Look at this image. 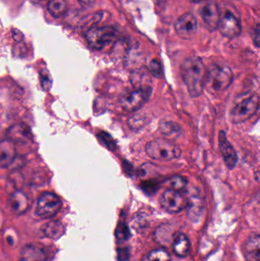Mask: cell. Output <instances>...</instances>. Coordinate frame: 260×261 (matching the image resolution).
I'll use <instances>...</instances> for the list:
<instances>
[{"mask_svg":"<svg viewBox=\"0 0 260 261\" xmlns=\"http://www.w3.org/2000/svg\"><path fill=\"white\" fill-rule=\"evenodd\" d=\"M182 78L191 97L203 95L206 83V68L198 57H190L183 61L180 67Z\"/></svg>","mask_w":260,"mask_h":261,"instance_id":"obj_1","label":"cell"},{"mask_svg":"<svg viewBox=\"0 0 260 261\" xmlns=\"http://www.w3.org/2000/svg\"><path fill=\"white\" fill-rule=\"evenodd\" d=\"M234 73L230 67L222 64H214L206 70L205 88L210 93H222L230 87Z\"/></svg>","mask_w":260,"mask_h":261,"instance_id":"obj_2","label":"cell"},{"mask_svg":"<svg viewBox=\"0 0 260 261\" xmlns=\"http://www.w3.org/2000/svg\"><path fill=\"white\" fill-rule=\"evenodd\" d=\"M146 153L151 159L169 161L181 156L182 150L170 140L165 138H156L146 144Z\"/></svg>","mask_w":260,"mask_h":261,"instance_id":"obj_3","label":"cell"},{"mask_svg":"<svg viewBox=\"0 0 260 261\" xmlns=\"http://www.w3.org/2000/svg\"><path fill=\"white\" fill-rule=\"evenodd\" d=\"M259 96L253 94L238 102L230 112V118L235 124L242 123L251 119L259 110Z\"/></svg>","mask_w":260,"mask_h":261,"instance_id":"obj_4","label":"cell"},{"mask_svg":"<svg viewBox=\"0 0 260 261\" xmlns=\"http://www.w3.org/2000/svg\"><path fill=\"white\" fill-rule=\"evenodd\" d=\"M117 32L109 26L96 27L87 32L85 38L90 47L95 50H102L115 41Z\"/></svg>","mask_w":260,"mask_h":261,"instance_id":"obj_5","label":"cell"},{"mask_svg":"<svg viewBox=\"0 0 260 261\" xmlns=\"http://www.w3.org/2000/svg\"><path fill=\"white\" fill-rule=\"evenodd\" d=\"M153 89H134L120 98V105L125 111L134 113L140 110L151 98Z\"/></svg>","mask_w":260,"mask_h":261,"instance_id":"obj_6","label":"cell"},{"mask_svg":"<svg viewBox=\"0 0 260 261\" xmlns=\"http://www.w3.org/2000/svg\"><path fill=\"white\" fill-rule=\"evenodd\" d=\"M61 207V199L54 193L46 192L38 198L35 214L41 219H50L59 213Z\"/></svg>","mask_w":260,"mask_h":261,"instance_id":"obj_7","label":"cell"},{"mask_svg":"<svg viewBox=\"0 0 260 261\" xmlns=\"http://www.w3.org/2000/svg\"><path fill=\"white\" fill-rule=\"evenodd\" d=\"M160 203L165 211L171 214H175L186 208L188 199L183 192L169 189L162 194Z\"/></svg>","mask_w":260,"mask_h":261,"instance_id":"obj_8","label":"cell"},{"mask_svg":"<svg viewBox=\"0 0 260 261\" xmlns=\"http://www.w3.org/2000/svg\"><path fill=\"white\" fill-rule=\"evenodd\" d=\"M218 29L222 35L228 38H237L242 31L239 18L230 11L221 13Z\"/></svg>","mask_w":260,"mask_h":261,"instance_id":"obj_9","label":"cell"},{"mask_svg":"<svg viewBox=\"0 0 260 261\" xmlns=\"http://www.w3.org/2000/svg\"><path fill=\"white\" fill-rule=\"evenodd\" d=\"M174 28L180 38L185 40L192 39L195 36L198 28L196 18L193 14L185 13L176 21Z\"/></svg>","mask_w":260,"mask_h":261,"instance_id":"obj_10","label":"cell"},{"mask_svg":"<svg viewBox=\"0 0 260 261\" xmlns=\"http://www.w3.org/2000/svg\"><path fill=\"white\" fill-rule=\"evenodd\" d=\"M218 142H219L218 144H219L220 151L222 155L226 167L230 170H233L238 164V153L232 143L227 139V135L224 130H221L219 132Z\"/></svg>","mask_w":260,"mask_h":261,"instance_id":"obj_11","label":"cell"},{"mask_svg":"<svg viewBox=\"0 0 260 261\" xmlns=\"http://www.w3.org/2000/svg\"><path fill=\"white\" fill-rule=\"evenodd\" d=\"M201 18L211 30H216L219 23L221 12L216 2L209 0L201 11Z\"/></svg>","mask_w":260,"mask_h":261,"instance_id":"obj_12","label":"cell"},{"mask_svg":"<svg viewBox=\"0 0 260 261\" xmlns=\"http://www.w3.org/2000/svg\"><path fill=\"white\" fill-rule=\"evenodd\" d=\"M17 156L15 143L9 139L0 141V168H8Z\"/></svg>","mask_w":260,"mask_h":261,"instance_id":"obj_13","label":"cell"},{"mask_svg":"<svg viewBox=\"0 0 260 261\" xmlns=\"http://www.w3.org/2000/svg\"><path fill=\"white\" fill-rule=\"evenodd\" d=\"M8 205L12 213L16 215H22L28 210V199L22 192L15 191L9 196Z\"/></svg>","mask_w":260,"mask_h":261,"instance_id":"obj_14","label":"cell"},{"mask_svg":"<svg viewBox=\"0 0 260 261\" xmlns=\"http://www.w3.org/2000/svg\"><path fill=\"white\" fill-rule=\"evenodd\" d=\"M177 232L169 224H163L160 225L154 233L156 242L163 246H170L172 245Z\"/></svg>","mask_w":260,"mask_h":261,"instance_id":"obj_15","label":"cell"},{"mask_svg":"<svg viewBox=\"0 0 260 261\" xmlns=\"http://www.w3.org/2000/svg\"><path fill=\"white\" fill-rule=\"evenodd\" d=\"M131 81L134 89H153L150 72L147 68L142 67L133 71Z\"/></svg>","mask_w":260,"mask_h":261,"instance_id":"obj_16","label":"cell"},{"mask_svg":"<svg viewBox=\"0 0 260 261\" xmlns=\"http://www.w3.org/2000/svg\"><path fill=\"white\" fill-rule=\"evenodd\" d=\"M247 261H260V239L259 234H253L247 239L244 247Z\"/></svg>","mask_w":260,"mask_h":261,"instance_id":"obj_17","label":"cell"},{"mask_svg":"<svg viewBox=\"0 0 260 261\" xmlns=\"http://www.w3.org/2000/svg\"><path fill=\"white\" fill-rule=\"evenodd\" d=\"M172 246L174 253L178 257H186L190 252V242H189L187 236L183 233H177V236L172 242Z\"/></svg>","mask_w":260,"mask_h":261,"instance_id":"obj_18","label":"cell"},{"mask_svg":"<svg viewBox=\"0 0 260 261\" xmlns=\"http://www.w3.org/2000/svg\"><path fill=\"white\" fill-rule=\"evenodd\" d=\"M20 261H47L42 250L35 245H27L21 250Z\"/></svg>","mask_w":260,"mask_h":261,"instance_id":"obj_19","label":"cell"},{"mask_svg":"<svg viewBox=\"0 0 260 261\" xmlns=\"http://www.w3.org/2000/svg\"><path fill=\"white\" fill-rule=\"evenodd\" d=\"M188 216L192 220L195 221L200 217L203 213V204L201 198L198 196H192L188 199Z\"/></svg>","mask_w":260,"mask_h":261,"instance_id":"obj_20","label":"cell"},{"mask_svg":"<svg viewBox=\"0 0 260 261\" xmlns=\"http://www.w3.org/2000/svg\"><path fill=\"white\" fill-rule=\"evenodd\" d=\"M47 10L53 18H61L67 12V1L66 0H50L47 5Z\"/></svg>","mask_w":260,"mask_h":261,"instance_id":"obj_21","label":"cell"},{"mask_svg":"<svg viewBox=\"0 0 260 261\" xmlns=\"http://www.w3.org/2000/svg\"><path fill=\"white\" fill-rule=\"evenodd\" d=\"M30 132L27 127L18 125L12 126L9 130V139L15 143V141H24L27 139Z\"/></svg>","mask_w":260,"mask_h":261,"instance_id":"obj_22","label":"cell"},{"mask_svg":"<svg viewBox=\"0 0 260 261\" xmlns=\"http://www.w3.org/2000/svg\"><path fill=\"white\" fill-rule=\"evenodd\" d=\"M160 130L164 136H178L181 134L182 128L175 122H166L160 124Z\"/></svg>","mask_w":260,"mask_h":261,"instance_id":"obj_23","label":"cell"},{"mask_svg":"<svg viewBox=\"0 0 260 261\" xmlns=\"http://www.w3.org/2000/svg\"><path fill=\"white\" fill-rule=\"evenodd\" d=\"M167 182L170 186L172 190L184 193L187 188L188 180L186 178L182 176H174L167 179Z\"/></svg>","mask_w":260,"mask_h":261,"instance_id":"obj_24","label":"cell"},{"mask_svg":"<svg viewBox=\"0 0 260 261\" xmlns=\"http://www.w3.org/2000/svg\"><path fill=\"white\" fill-rule=\"evenodd\" d=\"M62 225L58 222H49L44 228V232L47 237L56 239L62 234Z\"/></svg>","mask_w":260,"mask_h":261,"instance_id":"obj_25","label":"cell"},{"mask_svg":"<svg viewBox=\"0 0 260 261\" xmlns=\"http://www.w3.org/2000/svg\"><path fill=\"white\" fill-rule=\"evenodd\" d=\"M145 261H172L167 251L163 249L154 250L145 257Z\"/></svg>","mask_w":260,"mask_h":261,"instance_id":"obj_26","label":"cell"},{"mask_svg":"<svg viewBox=\"0 0 260 261\" xmlns=\"http://www.w3.org/2000/svg\"><path fill=\"white\" fill-rule=\"evenodd\" d=\"M115 236L117 239H119L121 242H125V241L128 240L131 236V232H130L128 225H125V223L119 224L117 229H116Z\"/></svg>","mask_w":260,"mask_h":261,"instance_id":"obj_27","label":"cell"},{"mask_svg":"<svg viewBox=\"0 0 260 261\" xmlns=\"http://www.w3.org/2000/svg\"><path fill=\"white\" fill-rule=\"evenodd\" d=\"M133 227L137 231L143 230L148 226V219L145 218V215L137 214L135 217L133 219Z\"/></svg>","mask_w":260,"mask_h":261,"instance_id":"obj_28","label":"cell"},{"mask_svg":"<svg viewBox=\"0 0 260 261\" xmlns=\"http://www.w3.org/2000/svg\"><path fill=\"white\" fill-rule=\"evenodd\" d=\"M98 138L100 140L101 142L105 147H108L110 150L115 148V143H114V140L111 138V136H110L108 133L102 132H100V133L98 134Z\"/></svg>","mask_w":260,"mask_h":261,"instance_id":"obj_29","label":"cell"},{"mask_svg":"<svg viewBox=\"0 0 260 261\" xmlns=\"http://www.w3.org/2000/svg\"><path fill=\"white\" fill-rule=\"evenodd\" d=\"M149 72L155 77H160L162 75V66L160 61L155 59L151 61L150 63Z\"/></svg>","mask_w":260,"mask_h":261,"instance_id":"obj_30","label":"cell"},{"mask_svg":"<svg viewBox=\"0 0 260 261\" xmlns=\"http://www.w3.org/2000/svg\"><path fill=\"white\" fill-rule=\"evenodd\" d=\"M41 84L43 89L45 90L46 91L50 90L52 85V80L50 78V75L47 72L46 73V72L43 71L41 73Z\"/></svg>","mask_w":260,"mask_h":261,"instance_id":"obj_31","label":"cell"},{"mask_svg":"<svg viewBox=\"0 0 260 261\" xmlns=\"http://www.w3.org/2000/svg\"><path fill=\"white\" fill-rule=\"evenodd\" d=\"M251 38L253 40V44L256 47H259L260 44V28L259 24L257 23L253 28L251 32Z\"/></svg>","mask_w":260,"mask_h":261,"instance_id":"obj_32","label":"cell"},{"mask_svg":"<svg viewBox=\"0 0 260 261\" xmlns=\"http://www.w3.org/2000/svg\"><path fill=\"white\" fill-rule=\"evenodd\" d=\"M12 37H13V38L15 40V41H18V42H20V41H22L23 38H24V36H23V34L21 33V32H20L19 30H18V29H15L12 30Z\"/></svg>","mask_w":260,"mask_h":261,"instance_id":"obj_33","label":"cell"},{"mask_svg":"<svg viewBox=\"0 0 260 261\" xmlns=\"http://www.w3.org/2000/svg\"><path fill=\"white\" fill-rule=\"evenodd\" d=\"M81 4L84 5V6H93L96 3V0H78Z\"/></svg>","mask_w":260,"mask_h":261,"instance_id":"obj_34","label":"cell"},{"mask_svg":"<svg viewBox=\"0 0 260 261\" xmlns=\"http://www.w3.org/2000/svg\"><path fill=\"white\" fill-rule=\"evenodd\" d=\"M32 2H35V3H40V2L45 1V0H32Z\"/></svg>","mask_w":260,"mask_h":261,"instance_id":"obj_35","label":"cell"},{"mask_svg":"<svg viewBox=\"0 0 260 261\" xmlns=\"http://www.w3.org/2000/svg\"><path fill=\"white\" fill-rule=\"evenodd\" d=\"M193 1H195V2H201V1H205V0H193Z\"/></svg>","mask_w":260,"mask_h":261,"instance_id":"obj_36","label":"cell"},{"mask_svg":"<svg viewBox=\"0 0 260 261\" xmlns=\"http://www.w3.org/2000/svg\"><path fill=\"white\" fill-rule=\"evenodd\" d=\"M161 1H162V0H161Z\"/></svg>","mask_w":260,"mask_h":261,"instance_id":"obj_37","label":"cell"}]
</instances>
